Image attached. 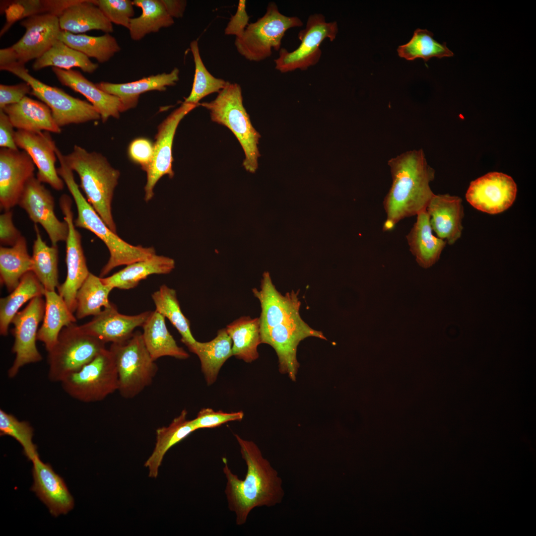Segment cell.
<instances>
[{
	"instance_id": "1",
	"label": "cell",
	"mask_w": 536,
	"mask_h": 536,
	"mask_svg": "<svg viewBox=\"0 0 536 536\" xmlns=\"http://www.w3.org/2000/svg\"><path fill=\"white\" fill-rule=\"evenodd\" d=\"M234 436L247 465V473L244 479H240L229 468L225 457L222 458L223 472L227 479L225 493L228 506L235 514L236 524L241 526L253 509L280 503L284 492L282 479L258 446L238 434Z\"/></svg>"
},
{
	"instance_id": "2",
	"label": "cell",
	"mask_w": 536,
	"mask_h": 536,
	"mask_svg": "<svg viewBox=\"0 0 536 536\" xmlns=\"http://www.w3.org/2000/svg\"><path fill=\"white\" fill-rule=\"evenodd\" d=\"M392 183L384 198L386 214L383 230H393L402 219L425 210L434 195L430 183L435 171L422 149L407 151L388 161Z\"/></svg>"
},
{
	"instance_id": "3",
	"label": "cell",
	"mask_w": 536,
	"mask_h": 536,
	"mask_svg": "<svg viewBox=\"0 0 536 536\" xmlns=\"http://www.w3.org/2000/svg\"><path fill=\"white\" fill-rule=\"evenodd\" d=\"M58 159L60 166L57 168L58 173L66 184L76 204L77 216L74 220L75 226L93 233L105 243L109 251V259L102 268L100 277H103L117 267L127 266L156 254L153 247L129 244L111 230L81 194L73 171L67 165L63 157L60 156Z\"/></svg>"
},
{
	"instance_id": "4",
	"label": "cell",
	"mask_w": 536,
	"mask_h": 536,
	"mask_svg": "<svg viewBox=\"0 0 536 536\" xmlns=\"http://www.w3.org/2000/svg\"><path fill=\"white\" fill-rule=\"evenodd\" d=\"M63 158L67 165L79 176L80 187L86 200L109 228L116 233L112 214L111 203L120 176L105 157L95 152H89L74 145L72 151Z\"/></svg>"
},
{
	"instance_id": "5",
	"label": "cell",
	"mask_w": 536,
	"mask_h": 536,
	"mask_svg": "<svg viewBox=\"0 0 536 536\" xmlns=\"http://www.w3.org/2000/svg\"><path fill=\"white\" fill-rule=\"evenodd\" d=\"M213 100L200 105L208 110L212 121L228 128L235 135L245 153L243 166L254 173L260 156L259 134L253 127L243 102L242 89L237 83L228 82Z\"/></svg>"
},
{
	"instance_id": "6",
	"label": "cell",
	"mask_w": 536,
	"mask_h": 536,
	"mask_svg": "<svg viewBox=\"0 0 536 536\" xmlns=\"http://www.w3.org/2000/svg\"><path fill=\"white\" fill-rule=\"evenodd\" d=\"M105 343L83 333L75 323L64 327L48 354L49 380L61 383L91 361L105 348Z\"/></svg>"
},
{
	"instance_id": "7",
	"label": "cell",
	"mask_w": 536,
	"mask_h": 536,
	"mask_svg": "<svg viewBox=\"0 0 536 536\" xmlns=\"http://www.w3.org/2000/svg\"><path fill=\"white\" fill-rule=\"evenodd\" d=\"M109 349L115 359L118 391L122 397L134 398L151 384L158 366L145 346L142 333L136 331L123 342L112 343Z\"/></svg>"
},
{
	"instance_id": "8",
	"label": "cell",
	"mask_w": 536,
	"mask_h": 536,
	"mask_svg": "<svg viewBox=\"0 0 536 536\" xmlns=\"http://www.w3.org/2000/svg\"><path fill=\"white\" fill-rule=\"evenodd\" d=\"M303 24L299 17L284 15L280 12L275 3L270 2L265 14L256 22L249 24L242 36L236 38L234 44L238 53L245 59L260 62L269 57L272 49L280 50L287 30Z\"/></svg>"
},
{
	"instance_id": "9",
	"label": "cell",
	"mask_w": 536,
	"mask_h": 536,
	"mask_svg": "<svg viewBox=\"0 0 536 536\" xmlns=\"http://www.w3.org/2000/svg\"><path fill=\"white\" fill-rule=\"evenodd\" d=\"M60 383L65 393L79 402L90 403L103 400L119 388L118 374L112 353L105 348Z\"/></svg>"
},
{
	"instance_id": "10",
	"label": "cell",
	"mask_w": 536,
	"mask_h": 536,
	"mask_svg": "<svg viewBox=\"0 0 536 536\" xmlns=\"http://www.w3.org/2000/svg\"><path fill=\"white\" fill-rule=\"evenodd\" d=\"M0 70L9 71L29 83L32 88L30 94L49 107L54 121L61 128L101 118L91 104L74 97L60 88L44 83L32 76L24 64L17 63Z\"/></svg>"
},
{
	"instance_id": "11",
	"label": "cell",
	"mask_w": 536,
	"mask_h": 536,
	"mask_svg": "<svg viewBox=\"0 0 536 536\" xmlns=\"http://www.w3.org/2000/svg\"><path fill=\"white\" fill-rule=\"evenodd\" d=\"M338 31L336 21L328 22L320 13L310 15L305 28L298 35L300 41L298 47L289 52L281 48L279 57L274 60L275 69L281 73L300 69L307 70L319 61L322 51L320 46L326 39L333 41Z\"/></svg>"
},
{
	"instance_id": "12",
	"label": "cell",
	"mask_w": 536,
	"mask_h": 536,
	"mask_svg": "<svg viewBox=\"0 0 536 536\" xmlns=\"http://www.w3.org/2000/svg\"><path fill=\"white\" fill-rule=\"evenodd\" d=\"M45 310V302L42 296H37L30 300L28 305L13 318L12 333L14 340L12 351L15 354V357L7 371L9 378H14L25 365L39 362L42 360L36 341L38 327L43 320Z\"/></svg>"
},
{
	"instance_id": "13",
	"label": "cell",
	"mask_w": 536,
	"mask_h": 536,
	"mask_svg": "<svg viewBox=\"0 0 536 536\" xmlns=\"http://www.w3.org/2000/svg\"><path fill=\"white\" fill-rule=\"evenodd\" d=\"M261 342L270 345L278 357L279 371L295 381L299 364L297 347L304 339L314 336L326 339L323 333L311 328L301 317L277 325L260 333Z\"/></svg>"
},
{
	"instance_id": "14",
	"label": "cell",
	"mask_w": 536,
	"mask_h": 536,
	"mask_svg": "<svg viewBox=\"0 0 536 536\" xmlns=\"http://www.w3.org/2000/svg\"><path fill=\"white\" fill-rule=\"evenodd\" d=\"M72 204V201L67 195L64 194L61 197L60 206L68 227L66 241L67 275L64 282L59 285L57 289L69 310L74 313L76 308L77 292L90 272L81 245V236L74 224Z\"/></svg>"
},
{
	"instance_id": "15",
	"label": "cell",
	"mask_w": 536,
	"mask_h": 536,
	"mask_svg": "<svg viewBox=\"0 0 536 536\" xmlns=\"http://www.w3.org/2000/svg\"><path fill=\"white\" fill-rule=\"evenodd\" d=\"M198 106L184 102L159 126L153 145L152 160L144 169L147 173V182L144 187V199L146 201L153 198L154 188L161 177L165 175L171 178L174 176L172 149L176 129L182 119Z\"/></svg>"
},
{
	"instance_id": "16",
	"label": "cell",
	"mask_w": 536,
	"mask_h": 536,
	"mask_svg": "<svg viewBox=\"0 0 536 536\" xmlns=\"http://www.w3.org/2000/svg\"><path fill=\"white\" fill-rule=\"evenodd\" d=\"M18 205L26 212L34 223L42 225L52 245H57L59 242L66 241L68 232L67 223L57 217L54 197L35 176L26 184Z\"/></svg>"
},
{
	"instance_id": "17",
	"label": "cell",
	"mask_w": 536,
	"mask_h": 536,
	"mask_svg": "<svg viewBox=\"0 0 536 536\" xmlns=\"http://www.w3.org/2000/svg\"><path fill=\"white\" fill-rule=\"evenodd\" d=\"M517 187L513 178L497 172L488 173L472 181L467 191L468 202L481 211L496 214L508 209L514 203Z\"/></svg>"
},
{
	"instance_id": "18",
	"label": "cell",
	"mask_w": 536,
	"mask_h": 536,
	"mask_svg": "<svg viewBox=\"0 0 536 536\" xmlns=\"http://www.w3.org/2000/svg\"><path fill=\"white\" fill-rule=\"evenodd\" d=\"M35 164L24 150L0 149V206L6 210L18 204L27 182L34 176Z\"/></svg>"
},
{
	"instance_id": "19",
	"label": "cell",
	"mask_w": 536,
	"mask_h": 536,
	"mask_svg": "<svg viewBox=\"0 0 536 536\" xmlns=\"http://www.w3.org/2000/svg\"><path fill=\"white\" fill-rule=\"evenodd\" d=\"M25 32L11 47L16 52L19 63L37 59L58 40L61 31L59 16L51 13H41L27 17L20 22Z\"/></svg>"
},
{
	"instance_id": "20",
	"label": "cell",
	"mask_w": 536,
	"mask_h": 536,
	"mask_svg": "<svg viewBox=\"0 0 536 536\" xmlns=\"http://www.w3.org/2000/svg\"><path fill=\"white\" fill-rule=\"evenodd\" d=\"M14 139L17 146L29 155L37 167L36 178L57 191L62 190L65 182L55 167L57 146L49 132L17 130Z\"/></svg>"
},
{
	"instance_id": "21",
	"label": "cell",
	"mask_w": 536,
	"mask_h": 536,
	"mask_svg": "<svg viewBox=\"0 0 536 536\" xmlns=\"http://www.w3.org/2000/svg\"><path fill=\"white\" fill-rule=\"evenodd\" d=\"M252 292L261 307L260 333L282 322L301 317L298 292L292 290L281 294L276 289L268 272L263 274L260 289L254 288Z\"/></svg>"
},
{
	"instance_id": "22",
	"label": "cell",
	"mask_w": 536,
	"mask_h": 536,
	"mask_svg": "<svg viewBox=\"0 0 536 536\" xmlns=\"http://www.w3.org/2000/svg\"><path fill=\"white\" fill-rule=\"evenodd\" d=\"M151 312L146 311L132 316L124 315L112 304L79 328L83 333L105 343H121L133 335L135 328L142 326Z\"/></svg>"
},
{
	"instance_id": "23",
	"label": "cell",
	"mask_w": 536,
	"mask_h": 536,
	"mask_svg": "<svg viewBox=\"0 0 536 536\" xmlns=\"http://www.w3.org/2000/svg\"><path fill=\"white\" fill-rule=\"evenodd\" d=\"M33 484L31 490L55 517L66 514L74 507V500L63 479L39 456L32 461Z\"/></svg>"
},
{
	"instance_id": "24",
	"label": "cell",
	"mask_w": 536,
	"mask_h": 536,
	"mask_svg": "<svg viewBox=\"0 0 536 536\" xmlns=\"http://www.w3.org/2000/svg\"><path fill=\"white\" fill-rule=\"evenodd\" d=\"M432 230L449 245L461 236L464 216L461 198L449 194H434L426 207Z\"/></svg>"
},
{
	"instance_id": "25",
	"label": "cell",
	"mask_w": 536,
	"mask_h": 536,
	"mask_svg": "<svg viewBox=\"0 0 536 536\" xmlns=\"http://www.w3.org/2000/svg\"><path fill=\"white\" fill-rule=\"evenodd\" d=\"M60 82L85 96L100 115L103 122L110 117L119 118L123 112L120 99L99 89L78 70L52 68Z\"/></svg>"
},
{
	"instance_id": "26",
	"label": "cell",
	"mask_w": 536,
	"mask_h": 536,
	"mask_svg": "<svg viewBox=\"0 0 536 536\" xmlns=\"http://www.w3.org/2000/svg\"><path fill=\"white\" fill-rule=\"evenodd\" d=\"M179 69L175 67L169 73L152 75L133 82L113 83L101 81L96 84L105 92L119 97L123 112L135 107L140 94L152 90L164 91L167 86L175 85L179 79Z\"/></svg>"
},
{
	"instance_id": "27",
	"label": "cell",
	"mask_w": 536,
	"mask_h": 536,
	"mask_svg": "<svg viewBox=\"0 0 536 536\" xmlns=\"http://www.w3.org/2000/svg\"><path fill=\"white\" fill-rule=\"evenodd\" d=\"M2 110L17 130L61 133L62 129L54 121L51 110L43 102L26 96L19 103L7 105Z\"/></svg>"
},
{
	"instance_id": "28",
	"label": "cell",
	"mask_w": 536,
	"mask_h": 536,
	"mask_svg": "<svg viewBox=\"0 0 536 536\" xmlns=\"http://www.w3.org/2000/svg\"><path fill=\"white\" fill-rule=\"evenodd\" d=\"M59 19L61 30L73 34L93 30L110 33L114 30L112 23L95 4V0H76L63 10Z\"/></svg>"
},
{
	"instance_id": "29",
	"label": "cell",
	"mask_w": 536,
	"mask_h": 536,
	"mask_svg": "<svg viewBox=\"0 0 536 536\" xmlns=\"http://www.w3.org/2000/svg\"><path fill=\"white\" fill-rule=\"evenodd\" d=\"M416 216V220L406 238L409 250L418 264L427 268L438 261L447 243L433 234L426 209Z\"/></svg>"
},
{
	"instance_id": "30",
	"label": "cell",
	"mask_w": 536,
	"mask_h": 536,
	"mask_svg": "<svg viewBox=\"0 0 536 536\" xmlns=\"http://www.w3.org/2000/svg\"><path fill=\"white\" fill-rule=\"evenodd\" d=\"M142 327L144 343L153 360L163 356L179 359L189 357L188 353L178 345L168 330L165 317L158 311H151Z\"/></svg>"
},
{
	"instance_id": "31",
	"label": "cell",
	"mask_w": 536,
	"mask_h": 536,
	"mask_svg": "<svg viewBox=\"0 0 536 536\" xmlns=\"http://www.w3.org/2000/svg\"><path fill=\"white\" fill-rule=\"evenodd\" d=\"M174 268L173 259L155 254L148 259L128 265L110 276L101 278L105 284L113 289L128 290L136 287L148 275L168 274Z\"/></svg>"
},
{
	"instance_id": "32",
	"label": "cell",
	"mask_w": 536,
	"mask_h": 536,
	"mask_svg": "<svg viewBox=\"0 0 536 536\" xmlns=\"http://www.w3.org/2000/svg\"><path fill=\"white\" fill-rule=\"evenodd\" d=\"M45 310L43 323L38 330L37 340L47 351L55 344L62 330L76 321L63 298L55 291L45 290Z\"/></svg>"
},
{
	"instance_id": "33",
	"label": "cell",
	"mask_w": 536,
	"mask_h": 536,
	"mask_svg": "<svg viewBox=\"0 0 536 536\" xmlns=\"http://www.w3.org/2000/svg\"><path fill=\"white\" fill-rule=\"evenodd\" d=\"M232 348V339L226 329H223L218 331L217 335L211 340L204 342L197 341L189 349L199 358L208 385L215 382L223 364L233 356Z\"/></svg>"
},
{
	"instance_id": "34",
	"label": "cell",
	"mask_w": 536,
	"mask_h": 536,
	"mask_svg": "<svg viewBox=\"0 0 536 536\" xmlns=\"http://www.w3.org/2000/svg\"><path fill=\"white\" fill-rule=\"evenodd\" d=\"M187 414L186 409L183 410L169 426L156 430L155 448L144 464L149 469V477H157L163 458L171 447L197 430L192 420L187 419Z\"/></svg>"
},
{
	"instance_id": "35",
	"label": "cell",
	"mask_w": 536,
	"mask_h": 536,
	"mask_svg": "<svg viewBox=\"0 0 536 536\" xmlns=\"http://www.w3.org/2000/svg\"><path fill=\"white\" fill-rule=\"evenodd\" d=\"M45 292L44 287L32 271L25 273L16 287L0 299V335L8 334L13 318L24 304L36 297L43 296Z\"/></svg>"
},
{
	"instance_id": "36",
	"label": "cell",
	"mask_w": 536,
	"mask_h": 536,
	"mask_svg": "<svg viewBox=\"0 0 536 536\" xmlns=\"http://www.w3.org/2000/svg\"><path fill=\"white\" fill-rule=\"evenodd\" d=\"M225 329L233 342V356L247 363L258 358V346L262 343L259 318L242 317Z\"/></svg>"
},
{
	"instance_id": "37",
	"label": "cell",
	"mask_w": 536,
	"mask_h": 536,
	"mask_svg": "<svg viewBox=\"0 0 536 536\" xmlns=\"http://www.w3.org/2000/svg\"><path fill=\"white\" fill-rule=\"evenodd\" d=\"M32 257L28 254L27 242L23 236L10 247L0 246V283L8 292L16 287L22 277L32 271Z\"/></svg>"
},
{
	"instance_id": "38",
	"label": "cell",
	"mask_w": 536,
	"mask_h": 536,
	"mask_svg": "<svg viewBox=\"0 0 536 536\" xmlns=\"http://www.w3.org/2000/svg\"><path fill=\"white\" fill-rule=\"evenodd\" d=\"M133 3L142 10L139 16L130 20L128 30L133 40H140L146 35L157 32L174 23L161 0H134Z\"/></svg>"
},
{
	"instance_id": "39",
	"label": "cell",
	"mask_w": 536,
	"mask_h": 536,
	"mask_svg": "<svg viewBox=\"0 0 536 536\" xmlns=\"http://www.w3.org/2000/svg\"><path fill=\"white\" fill-rule=\"evenodd\" d=\"M58 39L89 58L95 59L100 63L108 62L121 50L116 39L110 33L91 36L61 30Z\"/></svg>"
},
{
	"instance_id": "40",
	"label": "cell",
	"mask_w": 536,
	"mask_h": 536,
	"mask_svg": "<svg viewBox=\"0 0 536 536\" xmlns=\"http://www.w3.org/2000/svg\"><path fill=\"white\" fill-rule=\"evenodd\" d=\"M36 238L34 242L32 257V271L45 290L55 291L58 281V248L49 246L43 240L39 228L35 224Z\"/></svg>"
},
{
	"instance_id": "41",
	"label": "cell",
	"mask_w": 536,
	"mask_h": 536,
	"mask_svg": "<svg viewBox=\"0 0 536 536\" xmlns=\"http://www.w3.org/2000/svg\"><path fill=\"white\" fill-rule=\"evenodd\" d=\"M48 67L65 70L77 67L85 72L92 73L98 68V65L58 39L41 57L35 60L32 68L39 70Z\"/></svg>"
},
{
	"instance_id": "42",
	"label": "cell",
	"mask_w": 536,
	"mask_h": 536,
	"mask_svg": "<svg viewBox=\"0 0 536 536\" xmlns=\"http://www.w3.org/2000/svg\"><path fill=\"white\" fill-rule=\"evenodd\" d=\"M113 288L105 284L101 277L89 273L76 295L75 317L77 319L95 316L112 304L109 296Z\"/></svg>"
},
{
	"instance_id": "43",
	"label": "cell",
	"mask_w": 536,
	"mask_h": 536,
	"mask_svg": "<svg viewBox=\"0 0 536 536\" xmlns=\"http://www.w3.org/2000/svg\"><path fill=\"white\" fill-rule=\"evenodd\" d=\"M155 310L168 319L181 336V341L189 349L197 341L192 335L190 323L181 309L175 289L166 285L151 295Z\"/></svg>"
},
{
	"instance_id": "44",
	"label": "cell",
	"mask_w": 536,
	"mask_h": 536,
	"mask_svg": "<svg viewBox=\"0 0 536 536\" xmlns=\"http://www.w3.org/2000/svg\"><path fill=\"white\" fill-rule=\"evenodd\" d=\"M399 56L407 60L421 58L427 62L433 57H450L454 53L447 47L446 43H440L433 38V34L426 30L416 29L411 40L400 46L397 50Z\"/></svg>"
},
{
	"instance_id": "45",
	"label": "cell",
	"mask_w": 536,
	"mask_h": 536,
	"mask_svg": "<svg viewBox=\"0 0 536 536\" xmlns=\"http://www.w3.org/2000/svg\"><path fill=\"white\" fill-rule=\"evenodd\" d=\"M190 49L195 63V74L191 92L184 102L200 105L199 101L204 97L219 92L228 81L213 76L205 67L200 55L198 42L190 43Z\"/></svg>"
},
{
	"instance_id": "46",
	"label": "cell",
	"mask_w": 536,
	"mask_h": 536,
	"mask_svg": "<svg viewBox=\"0 0 536 536\" xmlns=\"http://www.w3.org/2000/svg\"><path fill=\"white\" fill-rule=\"evenodd\" d=\"M34 430L30 423L20 421L13 415L0 409V435L9 436L20 443L26 457L31 461L38 457L36 446L33 443Z\"/></svg>"
},
{
	"instance_id": "47",
	"label": "cell",
	"mask_w": 536,
	"mask_h": 536,
	"mask_svg": "<svg viewBox=\"0 0 536 536\" xmlns=\"http://www.w3.org/2000/svg\"><path fill=\"white\" fill-rule=\"evenodd\" d=\"M107 19L112 23L128 29L134 15L133 1L130 0H95Z\"/></svg>"
},
{
	"instance_id": "48",
	"label": "cell",
	"mask_w": 536,
	"mask_h": 536,
	"mask_svg": "<svg viewBox=\"0 0 536 536\" xmlns=\"http://www.w3.org/2000/svg\"><path fill=\"white\" fill-rule=\"evenodd\" d=\"M243 416L244 413L242 411L225 412L222 410L215 411L210 408H205L201 409L197 417L192 421L196 430H198L215 428L230 421H240Z\"/></svg>"
},
{
	"instance_id": "49",
	"label": "cell",
	"mask_w": 536,
	"mask_h": 536,
	"mask_svg": "<svg viewBox=\"0 0 536 536\" xmlns=\"http://www.w3.org/2000/svg\"><path fill=\"white\" fill-rule=\"evenodd\" d=\"M153 153V145L148 139L138 138L133 140L129 147V154L134 162L140 165L143 170L150 163Z\"/></svg>"
},
{
	"instance_id": "50",
	"label": "cell",
	"mask_w": 536,
	"mask_h": 536,
	"mask_svg": "<svg viewBox=\"0 0 536 536\" xmlns=\"http://www.w3.org/2000/svg\"><path fill=\"white\" fill-rule=\"evenodd\" d=\"M31 86L26 82L15 85L0 84V109L7 105L16 104L21 101L26 95L30 94Z\"/></svg>"
},
{
	"instance_id": "51",
	"label": "cell",
	"mask_w": 536,
	"mask_h": 536,
	"mask_svg": "<svg viewBox=\"0 0 536 536\" xmlns=\"http://www.w3.org/2000/svg\"><path fill=\"white\" fill-rule=\"evenodd\" d=\"M249 19L246 11V0H240L235 14L230 18L225 29V34L234 35L236 38L241 37L249 25Z\"/></svg>"
},
{
	"instance_id": "52",
	"label": "cell",
	"mask_w": 536,
	"mask_h": 536,
	"mask_svg": "<svg viewBox=\"0 0 536 536\" xmlns=\"http://www.w3.org/2000/svg\"><path fill=\"white\" fill-rule=\"evenodd\" d=\"M22 236L12 221V212L6 210L0 215V242L2 245L12 246Z\"/></svg>"
},
{
	"instance_id": "53",
	"label": "cell",
	"mask_w": 536,
	"mask_h": 536,
	"mask_svg": "<svg viewBox=\"0 0 536 536\" xmlns=\"http://www.w3.org/2000/svg\"><path fill=\"white\" fill-rule=\"evenodd\" d=\"M8 116L0 109V146L13 150L18 149L14 139L15 131Z\"/></svg>"
},
{
	"instance_id": "54",
	"label": "cell",
	"mask_w": 536,
	"mask_h": 536,
	"mask_svg": "<svg viewBox=\"0 0 536 536\" xmlns=\"http://www.w3.org/2000/svg\"><path fill=\"white\" fill-rule=\"evenodd\" d=\"M171 17L182 18L187 6V1L183 0H161Z\"/></svg>"
},
{
	"instance_id": "55",
	"label": "cell",
	"mask_w": 536,
	"mask_h": 536,
	"mask_svg": "<svg viewBox=\"0 0 536 536\" xmlns=\"http://www.w3.org/2000/svg\"><path fill=\"white\" fill-rule=\"evenodd\" d=\"M17 63L18 55L11 46L0 50V69Z\"/></svg>"
}]
</instances>
